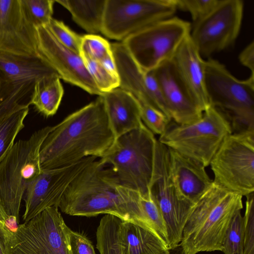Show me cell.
Listing matches in <instances>:
<instances>
[{
  "instance_id": "7c38bea8",
  "label": "cell",
  "mask_w": 254,
  "mask_h": 254,
  "mask_svg": "<svg viewBox=\"0 0 254 254\" xmlns=\"http://www.w3.org/2000/svg\"><path fill=\"white\" fill-rule=\"evenodd\" d=\"M149 191L165 224L168 247L173 248L181 241L183 229L193 204L179 197L170 172L168 148L158 140Z\"/></svg>"
},
{
  "instance_id": "9c48e42d",
  "label": "cell",
  "mask_w": 254,
  "mask_h": 254,
  "mask_svg": "<svg viewBox=\"0 0 254 254\" xmlns=\"http://www.w3.org/2000/svg\"><path fill=\"white\" fill-rule=\"evenodd\" d=\"M209 165L215 184L243 196L254 192V130L227 136Z\"/></svg>"
},
{
  "instance_id": "5b68a950",
  "label": "cell",
  "mask_w": 254,
  "mask_h": 254,
  "mask_svg": "<svg viewBox=\"0 0 254 254\" xmlns=\"http://www.w3.org/2000/svg\"><path fill=\"white\" fill-rule=\"evenodd\" d=\"M53 127L34 132L13 144L0 161V204L8 216L19 222L21 201L29 184L41 172L40 152Z\"/></svg>"
},
{
  "instance_id": "8fae6325",
  "label": "cell",
  "mask_w": 254,
  "mask_h": 254,
  "mask_svg": "<svg viewBox=\"0 0 254 254\" xmlns=\"http://www.w3.org/2000/svg\"><path fill=\"white\" fill-rule=\"evenodd\" d=\"M177 9L176 0H106L101 33L123 41L173 17Z\"/></svg>"
},
{
  "instance_id": "e0dca14e",
  "label": "cell",
  "mask_w": 254,
  "mask_h": 254,
  "mask_svg": "<svg viewBox=\"0 0 254 254\" xmlns=\"http://www.w3.org/2000/svg\"><path fill=\"white\" fill-rule=\"evenodd\" d=\"M52 76L60 77L40 56H23L0 51V96L23 88L33 89L35 82Z\"/></svg>"
},
{
  "instance_id": "3957f363",
  "label": "cell",
  "mask_w": 254,
  "mask_h": 254,
  "mask_svg": "<svg viewBox=\"0 0 254 254\" xmlns=\"http://www.w3.org/2000/svg\"><path fill=\"white\" fill-rule=\"evenodd\" d=\"M243 197L213 182L193 203L183 229L180 243L188 254L222 251L229 226L243 208Z\"/></svg>"
},
{
  "instance_id": "603a6c76",
  "label": "cell",
  "mask_w": 254,
  "mask_h": 254,
  "mask_svg": "<svg viewBox=\"0 0 254 254\" xmlns=\"http://www.w3.org/2000/svg\"><path fill=\"white\" fill-rule=\"evenodd\" d=\"M55 1L67 9L74 22L89 34L101 32L106 0Z\"/></svg>"
},
{
  "instance_id": "b9f144b4",
  "label": "cell",
  "mask_w": 254,
  "mask_h": 254,
  "mask_svg": "<svg viewBox=\"0 0 254 254\" xmlns=\"http://www.w3.org/2000/svg\"><path fill=\"white\" fill-rule=\"evenodd\" d=\"M4 228V224L0 220V229L3 230Z\"/></svg>"
},
{
  "instance_id": "e575fe53",
  "label": "cell",
  "mask_w": 254,
  "mask_h": 254,
  "mask_svg": "<svg viewBox=\"0 0 254 254\" xmlns=\"http://www.w3.org/2000/svg\"><path fill=\"white\" fill-rule=\"evenodd\" d=\"M221 0H176L177 8L190 13L193 24L209 14Z\"/></svg>"
},
{
  "instance_id": "484cf974",
  "label": "cell",
  "mask_w": 254,
  "mask_h": 254,
  "mask_svg": "<svg viewBox=\"0 0 254 254\" xmlns=\"http://www.w3.org/2000/svg\"><path fill=\"white\" fill-rule=\"evenodd\" d=\"M96 242L100 254H127L123 221L112 215H104L97 229Z\"/></svg>"
},
{
  "instance_id": "f546056e",
  "label": "cell",
  "mask_w": 254,
  "mask_h": 254,
  "mask_svg": "<svg viewBox=\"0 0 254 254\" xmlns=\"http://www.w3.org/2000/svg\"><path fill=\"white\" fill-rule=\"evenodd\" d=\"M46 26L63 45L80 54L82 36L71 30L63 21L53 18Z\"/></svg>"
},
{
  "instance_id": "f35d334b",
  "label": "cell",
  "mask_w": 254,
  "mask_h": 254,
  "mask_svg": "<svg viewBox=\"0 0 254 254\" xmlns=\"http://www.w3.org/2000/svg\"><path fill=\"white\" fill-rule=\"evenodd\" d=\"M169 250V254H188L181 243Z\"/></svg>"
},
{
  "instance_id": "d590c367",
  "label": "cell",
  "mask_w": 254,
  "mask_h": 254,
  "mask_svg": "<svg viewBox=\"0 0 254 254\" xmlns=\"http://www.w3.org/2000/svg\"><path fill=\"white\" fill-rule=\"evenodd\" d=\"M69 246L71 254H96L91 242L81 233L69 231Z\"/></svg>"
},
{
  "instance_id": "7a4b0ae2",
  "label": "cell",
  "mask_w": 254,
  "mask_h": 254,
  "mask_svg": "<svg viewBox=\"0 0 254 254\" xmlns=\"http://www.w3.org/2000/svg\"><path fill=\"white\" fill-rule=\"evenodd\" d=\"M116 137L101 96L53 126L40 152L42 169L66 166L87 157L101 158Z\"/></svg>"
},
{
  "instance_id": "1f68e13d",
  "label": "cell",
  "mask_w": 254,
  "mask_h": 254,
  "mask_svg": "<svg viewBox=\"0 0 254 254\" xmlns=\"http://www.w3.org/2000/svg\"><path fill=\"white\" fill-rule=\"evenodd\" d=\"M140 202L144 214L156 234L167 245L165 224L159 207L150 191L146 195H141Z\"/></svg>"
},
{
  "instance_id": "8992f818",
  "label": "cell",
  "mask_w": 254,
  "mask_h": 254,
  "mask_svg": "<svg viewBox=\"0 0 254 254\" xmlns=\"http://www.w3.org/2000/svg\"><path fill=\"white\" fill-rule=\"evenodd\" d=\"M157 141L143 124L116 138L100 160L110 165L124 185L146 195L149 192Z\"/></svg>"
},
{
  "instance_id": "6da1fadb",
  "label": "cell",
  "mask_w": 254,
  "mask_h": 254,
  "mask_svg": "<svg viewBox=\"0 0 254 254\" xmlns=\"http://www.w3.org/2000/svg\"><path fill=\"white\" fill-rule=\"evenodd\" d=\"M141 195L124 185L112 168L99 159L88 165L71 182L58 207L71 216L112 215L157 235L142 208Z\"/></svg>"
},
{
  "instance_id": "ac0fdd59",
  "label": "cell",
  "mask_w": 254,
  "mask_h": 254,
  "mask_svg": "<svg viewBox=\"0 0 254 254\" xmlns=\"http://www.w3.org/2000/svg\"><path fill=\"white\" fill-rule=\"evenodd\" d=\"M152 70L163 92L171 121L177 125H186L201 118L203 112L191 97L171 60Z\"/></svg>"
},
{
  "instance_id": "7402d4cb",
  "label": "cell",
  "mask_w": 254,
  "mask_h": 254,
  "mask_svg": "<svg viewBox=\"0 0 254 254\" xmlns=\"http://www.w3.org/2000/svg\"><path fill=\"white\" fill-rule=\"evenodd\" d=\"M31 91L22 89L0 98V161L14 143L19 132L24 127L29 105L21 101Z\"/></svg>"
},
{
  "instance_id": "ffe728a7",
  "label": "cell",
  "mask_w": 254,
  "mask_h": 254,
  "mask_svg": "<svg viewBox=\"0 0 254 254\" xmlns=\"http://www.w3.org/2000/svg\"><path fill=\"white\" fill-rule=\"evenodd\" d=\"M171 61L191 97L203 112L210 106L205 86V60L190 35L182 42Z\"/></svg>"
},
{
  "instance_id": "4fadbf2b",
  "label": "cell",
  "mask_w": 254,
  "mask_h": 254,
  "mask_svg": "<svg viewBox=\"0 0 254 254\" xmlns=\"http://www.w3.org/2000/svg\"><path fill=\"white\" fill-rule=\"evenodd\" d=\"M243 10L241 0H221L209 14L193 24L190 37L202 58L234 43L240 31Z\"/></svg>"
},
{
  "instance_id": "2e32d148",
  "label": "cell",
  "mask_w": 254,
  "mask_h": 254,
  "mask_svg": "<svg viewBox=\"0 0 254 254\" xmlns=\"http://www.w3.org/2000/svg\"><path fill=\"white\" fill-rule=\"evenodd\" d=\"M0 51L39 56L37 29L26 16L21 0H0Z\"/></svg>"
},
{
  "instance_id": "9a60e30c",
  "label": "cell",
  "mask_w": 254,
  "mask_h": 254,
  "mask_svg": "<svg viewBox=\"0 0 254 254\" xmlns=\"http://www.w3.org/2000/svg\"><path fill=\"white\" fill-rule=\"evenodd\" d=\"M36 29L39 55L53 66L61 79L91 94L100 96L103 94L95 84L79 54L60 43L46 26L37 27Z\"/></svg>"
},
{
  "instance_id": "52a82bcc",
  "label": "cell",
  "mask_w": 254,
  "mask_h": 254,
  "mask_svg": "<svg viewBox=\"0 0 254 254\" xmlns=\"http://www.w3.org/2000/svg\"><path fill=\"white\" fill-rule=\"evenodd\" d=\"M232 133L229 122L210 106L193 123L169 126L158 140L206 167L224 139Z\"/></svg>"
},
{
  "instance_id": "cb8c5ba5",
  "label": "cell",
  "mask_w": 254,
  "mask_h": 254,
  "mask_svg": "<svg viewBox=\"0 0 254 254\" xmlns=\"http://www.w3.org/2000/svg\"><path fill=\"white\" fill-rule=\"evenodd\" d=\"M127 254H169L167 245L152 232L123 221Z\"/></svg>"
},
{
  "instance_id": "f1b7e54d",
  "label": "cell",
  "mask_w": 254,
  "mask_h": 254,
  "mask_svg": "<svg viewBox=\"0 0 254 254\" xmlns=\"http://www.w3.org/2000/svg\"><path fill=\"white\" fill-rule=\"evenodd\" d=\"M243 216L241 211L233 217L225 236L221 252L224 254H243Z\"/></svg>"
},
{
  "instance_id": "74e56055",
  "label": "cell",
  "mask_w": 254,
  "mask_h": 254,
  "mask_svg": "<svg viewBox=\"0 0 254 254\" xmlns=\"http://www.w3.org/2000/svg\"><path fill=\"white\" fill-rule=\"evenodd\" d=\"M99 62L110 73L119 77L116 62L112 52Z\"/></svg>"
},
{
  "instance_id": "d4e9b609",
  "label": "cell",
  "mask_w": 254,
  "mask_h": 254,
  "mask_svg": "<svg viewBox=\"0 0 254 254\" xmlns=\"http://www.w3.org/2000/svg\"><path fill=\"white\" fill-rule=\"evenodd\" d=\"M60 79L58 76H52L35 82L28 104L34 105L40 113L46 117L55 115L64 95Z\"/></svg>"
},
{
  "instance_id": "8d00e7d4",
  "label": "cell",
  "mask_w": 254,
  "mask_h": 254,
  "mask_svg": "<svg viewBox=\"0 0 254 254\" xmlns=\"http://www.w3.org/2000/svg\"><path fill=\"white\" fill-rule=\"evenodd\" d=\"M241 64L254 75V42L253 40L240 53L238 57Z\"/></svg>"
},
{
  "instance_id": "5bb4252c",
  "label": "cell",
  "mask_w": 254,
  "mask_h": 254,
  "mask_svg": "<svg viewBox=\"0 0 254 254\" xmlns=\"http://www.w3.org/2000/svg\"><path fill=\"white\" fill-rule=\"evenodd\" d=\"M96 158L87 157L68 166L42 169L41 173L29 184L24 194V222L29 221L49 207H58L69 184Z\"/></svg>"
},
{
  "instance_id": "44dd1931",
  "label": "cell",
  "mask_w": 254,
  "mask_h": 254,
  "mask_svg": "<svg viewBox=\"0 0 254 254\" xmlns=\"http://www.w3.org/2000/svg\"><path fill=\"white\" fill-rule=\"evenodd\" d=\"M100 96L116 138L143 124L139 103L131 93L118 87Z\"/></svg>"
},
{
  "instance_id": "83f0119b",
  "label": "cell",
  "mask_w": 254,
  "mask_h": 254,
  "mask_svg": "<svg viewBox=\"0 0 254 254\" xmlns=\"http://www.w3.org/2000/svg\"><path fill=\"white\" fill-rule=\"evenodd\" d=\"M81 57L89 73L98 88L103 93L119 87V77L110 73L100 62Z\"/></svg>"
},
{
  "instance_id": "d6a6232c",
  "label": "cell",
  "mask_w": 254,
  "mask_h": 254,
  "mask_svg": "<svg viewBox=\"0 0 254 254\" xmlns=\"http://www.w3.org/2000/svg\"><path fill=\"white\" fill-rule=\"evenodd\" d=\"M243 216V254H254V194L246 196Z\"/></svg>"
},
{
  "instance_id": "836d02e7",
  "label": "cell",
  "mask_w": 254,
  "mask_h": 254,
  "mask_svg": "<svg viewBox=\"0 0 254 254\" xmlns=\"http://www.w3.org/2000/svg\"><path fill=\"white\" fill-rule=\"evenodd\" d=\"M141 118L144 125L154 134H163L169 127L170 120L163 113L146 104L139 103Z\"/></svg>"
},
{
  "instance_id": "60d3db41",
  "label": "cell",
  "mask_w": 254,
  "mask_h": 254,
  "mask_svg": "<svg viewBox=\"0 0 254 254\" xmlns=\"http://www.w3.org/2000/svg\"><path fill=\"white\" fill-rule=\"evenodd\" d=\"M1 230L0 229V254H6Z\"/></svg>"
},
{
  "instance_id": "ba28073f",
  "label": "cell",
  "mask_w": 254,
  "mask_h": 254,
  "mask_svg": "<svg viewBox=\"0 0 254 254\" xmlns=\"http://www.w3.org/2000/svg\"><path fill=\"white\" fill-rule=\"evenodd\" d=\"M70 230L58 207L52 206L14 232L1 231L6 254H71Z\"/></svg>"
},
{
  "instance_id": "4316f807",
  "label": "cell",
  "mask_w": 254,
  "mask_h": 254,
  "mask_svg": "<svg viewBox=\"0 0 254 254\" xmlns=\"http://www.w3.org/2000/svg\"><path fill=\"white\" fill-rule=\"evenodd\" d=\"M24 13L36 28L47 26L53 18V0H21Z\"/></svg>"
},
{
  "instance_id": "277c9868",
  "label": "cell",
  "mask_w": 254,
  "mask_h": 254,
  "mask_svg": "<svg viewBox=\"0 0 254 254\" xmlns=\"http://www.w3.org/2000/svg\"><path fill=\"white\" fill-rule=\"evenodd\" d=\"M205 86L210 106L227 119L232 133L254 130V75L238 79L223 64L208 58Z\"/></svg>"
},
{
  "instance_id": "d6986e66",
  "label": "cell",
  "mask_w": 254,
  "mask_h": 254,
  "mask_svg": "<svg viewBox=\"0 0 254 254\" xmlns=\"http://www.w3.org/2000/svg\"><path fill=\"white\" fill-rule=\"evenodd\" d=\"M168 148L171 176L179 197L193 204L211 186L212 180L199 163Z\"/></svg>"
},
{
  "instance_id": "ab89813d",
  "label": "cell",
  "mask_w": 254,
  "mask_h": 254,
  "mask_svg": "<svg viewBox=\"0 0 254 254\" xmlns=\"http://www.w3.org/2000/svg\"><path fill=\"white\" fill-rule=\"evenodd\" d=\"M8 216L0 204V220L4 224Z\"/></svg>"
},
{
  "instance_id": "4dcf8cb0",
  "label": "cell",
  "mask_w": 254,
  "mask_h": 254,
  "mask_svg": "<svg viewBox=\"0 0 254 254\" xmlns=\"http://www.w3.org/2000/svg\"><path fill=\"white\" fill-rule=\"evenodd\" d=\"M111 52V44L101 36L90 34L82 36L80 52L81 56L100 61Z\"/></svg>"
},
{
  "instance_id": "30bf717a",
  "label": "cell",
  "mask_w": 254,
  "mask_h": 254,
  "mask_svg": "<svg viewBox=\"0 0 254 254\" xmlns=\"http://www.w3.org/2000/svg\"><path fill=\"white\" fill-rule=\"evenodd\" d=\"M191 28L189 22L173 16L133 34L122 42L140 68L147 72L171 60L190 35Z\"/></svg>"
}]
</instances>
